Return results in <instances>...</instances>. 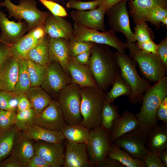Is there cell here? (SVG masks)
<instances>
[{"instance_id":"6da1fadb","label":"cell","mask_w":167,"mask_h":167,"mask_svg":"<svg viewBox=\"0 0 167 167\" xmlns=\"http://www.w3.org/2000/svg\"><path fill=\"white\" fill-rule=\"evenodd\" d=\"M89 67L98 88L104 92L121 75L115 53L107 45L94 43L91 50Z\"/></svg>"},{"instance_id":"7a4b0ae2","label":"cell","mask_w":167,"mask_h":167,"mask_svg":"<svg viewBox=\"0 0 167 167\" xmlns=\"http://www.w3.org/2000/svg\"><path fill=\"white\" fill-rule=\"evenodd\" d=\"M167 96V77L166 76L151 85L145 92L142 106L135 116L139 123L138 129L146 134L157 124L156 112L163 98Z\"/></svg>"},{"instance_id":"3957f363","label":"cell","mask_w":167,"mask_h":167,"mask_svg":"<svg viewBox=\"0 0 167 167\" xmlns=\"http://www.w3.org/2000/svg\"><path fill=\"white\" fill-rule=\"evenodd\" d=\"M119 66L121 76L131 88V93L128 101L132 104H142L145 91L151 86L148 80L142 78L139 75L137 63L125 52H115Z\"/></svg>"},{"instance_id":"277c9868","label":"cell","mask_w":167,"mask_h":167,"mask_svg":"<svg viewBox=\"0 0 167 167\" xmlns=\"http://www.w3.org/2000/svg\"><path fill=\"white\" fill-rule=\"evenodd\" d=\"M80 111L83 119L80 124L90 130L100 126L104 92L97 87H93L80 88Z\"/></svg>"},{"instance_id":"5b68a950","label":"cell","mask_w":167,"mask_h":167,"mask_svg":"<svg viewBox=\"0 0 167 167\" xmlns=\"http://www.w3.org/2000/svg\"><path fill=\"white\" fill-rule=\"evenodd\" d=\"M1 2V7H5L9 15V19L12 17L19 21L24 19L28 25V31L36 27L45 24L47 18L51 14L50 12L44 11L37 7L36 0H19L18 5L11 0H3Z\"/></svg>"},{"instance_id":"8992f818","label":"cell","mask_w":167,"mask_h":167,"mask_svg":"<svg viewBox=\"0 0 167 167\" xmlns=\"http://www.w3.org/2000/svg\"><path fill=\"white\" fill-rule=\"evenodd\" d=\"M126 43L129 56L136 62L146 80L155 84L166 76L167 69L156 54L142 51L135 42Z\"/></svg>"},{"instance_id":"52a82bcc","label":"cell","mask_w":167,"mask_h":167,"mask_svg":"<svg viewBox=\"0 0 167 167\" xmlns=\"http://www.w3.org/2000/svg\"><path fill=\"white\" fill-rule=\"evenodd\" d=\"M80 88L72 83L60 92L58 99L65 121L70 125L80 124L83 118L80 111Z\"/></svg>"},{"instance_id":"ba28073f","label":"cell","mask_w":167,"mask_h":167,"mask_svg":"<svg viewBox=\"0 0 167 167\" xmlns=\"http://www.w3.org/2000/svg\"><path fill=\"white\" fill-rule=\"evenodd\" d=\"M111 143L109 133L101 126L90 130L86 144L92 166L103 167Z\"/></svg>"},{"instance_id":"9c48e42d","label":"cell","mask_w":167,"mask_h":167,"mask_svg":"<svg viewBox=\"0 0 167 167\" xmlns=\"http://www.w3.org/2000/svg\"><path fill=\"white\" fill-rule=\"evenodd\" d=\"M73 28L74 37L76 40L107 45L120 52H125L127 48V43L122 42L116 36V33L111 29L100 32L96 29L85 27L75 22Z\"/></svg>"},{"instance_id":"30bf717a","label":"cell","mask_w":167,"mask_h":167,"mask_svg":"<svg viewBox=\"0 0 167 167\" xmlns=\"http://www.w3.org/2000/svg\"><path fill=\"white\" fill-rule=\"evenodd\" d=\"M45 67L46 75L41 86L53 100H58L60 92L73 82L58 63L49 62Z\"/></svg>"},{"instance_id":"8fae6325","label":"cell","mask_w":167,"mask_h":167,"mask_svg":"<svg viewBox=\"0 0 167 167\" xmlns=\"http://www.w3.org/2000/svg\"><path fill=\"white\" fill-rule=\"evenodd\" d=\"M108 23L111 30L115 32H120L126 37L127 43L136 41L134 33L131 30L126 7V1L120 2L107 10Z\"/></svg>"},{"instance_id":"7c38bea8","label":"cell","mask_w":167,"mask_h":167,"mask_svg":"<svg viewBox=\"0 0 167 167\" xmlns=\"http://www.w3.org/2000/svg\"><path fill=\"white\" fill-rule=\"evenodd\" d=\"M146 141V134L137 128L112 143L122 148L133 158L143 161L148 152Z\"/></svg>"},{"instance_id":"4fadbf2b","label":"cell","mask_w":167,"mask_h":167,"mask_svg":"<svg viewBox=\"0 0 167 167\" xmlns=\"http://www.w3.org/2000/svg\"><path fill=\"white\" fill-rule=\"evenodd\" d=\"M59 103L53 100L35 118L33 123L49 130L58 131L65 123Z\"/></svg>"},{"instance_id":"5bb4252c","label":"cell","mask_w":167,"mask_h":167,"mask_svg":"<svg viewBox=\"0 0 167 167\" xmlns=\"http://www.w3.org/2000/svg\"><path fill=\"white\" fill-rule=\"evenodd\" d=\"M0 0V41L10 46L28 31V25L25 21L15 22L10 20L1 9Z\"/></svg>"},{"instance_id":"9a60e30c","label":"cell","mask_w":167,"mask_h":167,"mask_svg":"<svg viewBox=\"0 0 167 167\" xmlns=\"http://www.w3.org/2000/svg\"><path fill=\"white\" fill-rule=\"evenodd\" d=\"M106 10L101 5L96 9L89 11H73L70 16L75 22L87 28L106 31L104 17Z\"/></svg>"},{"instance_id":"2e32d148","label":"cell","mask_w":167,"mask_h":167,"mask_svg":"<svg viewBox=\"0 0 167 167\" xmlns=\"http://www.w3.org/2000/svg\"><path fill=\"white\" fill-rule=\"evenodd\" d=\"M36 154L44 160L51 167H59L63 164L64 148L62 142L52 143L35 141Z\"/></svg>"},{"instance_id":"e0dca14e","label":"cell","mask_w":167,"mask_h":167,"mask_svg":"<svg viewBox=\"0 0 167 167\" xmlns=\"http://www.w3.org/2000/svg\"><path fill=\"white\" fill-rule=\"evenodd\" d=\"M34 140L22 131H19L15 139L11 155L23 167H27L31 159L36 154Z\"/></svg>"},{"instance_id":"ac0fdd59","label":"cell","mask_w":167,"mask_h":167,"mask_svg":"<svg viewBox=\"0 0 167 167\" xmlns=\"http://www.w3.org/2000/svg\"><path fill=\"white\" fill-rule=\"evenodd\" d=\"M63 165L64 167H90L86 151V144L68 140Z\"/></svg>"},{"instance_id":"d6986e66","label":"cell","mask_w":167,"mask_h":167,"mask_svg":"<svg viewBox=\"0 0 167 167\" xmlns=\"http://www.w3.org/2000/svg\"><path fill=\"white\" fill-rule=\"evenodd\" d=\"M48 46L49 62L58 63L69 75L67 66L71 56L69 41L64 38H53L48 36Z\"/></svg>"},{"instance_id":"ffe728a7","label":"cell","mask_w":167,"mask_h":167,"mask_svg":"<svg viewBox=\"0 0 167 167\" xmlns=\"http://www.w3.org/2000/svg\"><path fill=\"white\" fill-rule=\"evenodd\" d=\"M45 28L46 33L52 38H63L68 41L74 38L72 25L64 17L51 13L45 20Z\"/></svg>"},{"instance_id":"44dd1931","label":"cell","mask_w":167,"mask_h":167,"mask_svg":"<svg viewBox=\"0 0 167 167\" xmlns=\"http://www.w3.org/2000/svg\"><path fill=\"white\" fill-rule=\"evenodd\" d=\"M68 71L73 82L80 88L97 87L89 66L82 65L71 57L68 64Z\"/></svg>"},{"instance_id":"7402d4cb","label":"cell","mask_w":167,"mask_h":167,"mask_svg":"<svg viewBox=\"0 0 167 167\" xmlns=\"http://www.w3.org/2000/svg\"><path fill=\"white\" fill-rule=\"evenodd\" d=\"M158 6L167 8V0H130L129 13L135 24L146 22L150 11Z\"/></svg>"},{"instance_id":"603a6c76","label":"cell","mask_w":167,"mask_h":167,"mask_svg":"<svg viewBox=\"0 0 167 167\" xmlns=\"http://www.w3.org/2000/svg\"><path fill=\"white\" fill-rule=\"evenodd\" d=\"M139 122L135 114L128 110L123 111L121 116L114 121L109 132L111 143L125 134L136 129Z\"/></svg>"},{"instance_id":"cb8c5ba5","label":"cell","mask_w":167,"mask_h":167,"mask_svg":"<svg viewBox=\"0 0 167 167\" xmlns=\"http://www.w3.org/2000/svg\"><path fill=\"white\" fill-rule=\"evenodd\" d=\"M19 62L11 56L0 66V88L1 90L12 92L17 82Z\"/></svg>"},{"instance_id":"d4e9b609","label":"cell","mask_w":167,"mask_h":167,"mask_svg":"<svg viewBox=\"0 0 167 167\" xmlns=\"http://www.w3.org/2000/svg\"><path fill=\"white\" fill-rule=\"evenodd\" d=\"M146 147L148 151L157 153L167 149V124H157L146 133Z\"/></svg>"},{"instance_id":"484cf974","label":"cell","mask_w":167,"mask_h":167,"mask_svg":"<svg viewBox=\"0 0 167 167\" xmlns=\"http://www.w3.org/2000/svg\"><path fill=\"white\" fill-rule=\"evenodd\" d=\"M25 134L34 141L41 140L47 142H62L65 139L61 130H49L32 124L26 130L23 131Z\"/></svg>"},{"instance_id":"4316f807","label":"cell","mask_w":167,"mask_h":167,"mask_svg":"<svg viewBox=\"0 0 167 167\" xmlns=\"http://www.w3.org/2000/svg\"><path fill=\"white\" fill-rule=\"evenodd\" d=\"M40 41L35 39L31 32L28 31L10 46L11 56L19 62L27 58L28 52Z\"/></svg>"},{"instance_id":"83f0119b","label":"cell","mask_w":167,"mask_h":167,"mask_svg":"<svg viewBox=\"0 0 167 167\" xmlns=\"http://www.w3.org/2000/svg\"><path fill=\"white\" fill-rule=\"evenodd\" d=\"M37 115L41 112L53 100L41 86H31L26 94Z\"/></svg>"},{"instance_id":"f1b7e54d","label":"cell","mask_w":167,"mask_h":167,"mask_svg":"<svg viewBox=\"0 0 167 167\" xmlns=\"http://www.w3.org/2000/svg\"><path fill=\"white\" fill-rule=\"evenodd\" d=\"M65 138L68 141L78 143H87L90 130L80 124L70 125L65 123L61 128Z\"/></svg>"},{"instance_id":"f546056e","label":"cell","mask_w":167,"mask_h":167,"mask_svg":"<svg viewBox=\"0 0 167 167\" xmlns=\"http://www.w3.org/2000/svg\"><path fill=\"white\" fill-rule=\"evenodd\" d=\"M108 157L118 161L125 167H146L143 161L133 158L113 143H111Z\"/></svg>"},{"instance_id":"4dcf8cb0","label":"cell","mask_w":167,"mask_h":167,"mask_svg":"<svg viewBox=\"0 0 167 167\" xmlns=\"http://www.w3.org/2000/svg\"><path fill=\"white\" fill-rule=\"evenodd\" d=\"M48 45V35L46 34L28 52L27 58L45 66L49 62Z\"/></svg>"},{"instance_id":"1f68e13d","label":"cell","mask_w":167,"mask_h":167,"mask_svg":"<svg viewBox=\"0 0 167 167\" xmlns=\"http://www.w3.org/2000/svg\"><path fill=\"white\" fill-rule=\"evenodd\" d=\"M18 131L14 125L7 129H0V163L11 154Z\"/></svg>"},{"instance_id":"d6a6232c","label":"cell","mask_w":167,"mask_h":167,"mask_svg":"<svg viewBox=\"0 0 167 167\" xmlns=\"http://www.w3.org/2000/svg\"><path fill=\"white\" fill-rule=\"evenodd\" d=\"M120 116L118 107L104 100L101 114V126L109 133L114 120Z\"/></svg>"},{"instance_id":"836d02e7","label":"cell","mask_w":167,"mask_h":167,"mask_svg":"<svg viewBox=\"0 0 167 167\" xmlns=\"http://www.w3.org/2000/svg\"><path fill=\"white\" fill-rule=\"evenodd\" d=\"M112 85L110 90L104 92L105 100L113 103L116 99L121 96L126 95L129 98L131 96V89L124 82L121 75L116 78Z\"/></svg>"},{"instance_id":"e575fe53","label":"cell","mask_w":167,"mask_h":167,"mask_svg":"<svg viewBox=\"0 0 167 167\" xmlns=\"http://www.w3.org/2000/svg\"><path fill=\"white\" fill-rule=\"evenodd\" d=\"M26 59L19 62V70L17 82L12 92L15 94H26L31 87Z\"/></svg>"},{"instance_id":"d590c367","label":"cell","mask_w":167,"mask_h":167,"mask_svg":"<svg viewBox=\"0 0 167 167\" xmlns=\"http://www.w3.org/2000/svg\"><path fill=\"white\" fill-rule=\"evenodd\" d=\"M25 59L31 86H41L46 75V67L28 58H27Z\"/></svg>"},{"instance_id":"8d00e7d4","label":"cell","mask_w":167,"mask_h":167,"mask_svg":"<svg viewBox=\"0 0 167 167\" xmlns=\"http://www.w3.org/2000/svg\"><path fill=\"white\" fill-rule=\"evenodd\" d=\"M37 115L36 112L32 108L16 113L14 125L19 131H24L33 124Z\"/></svg>"},{"instance_id":"74e56055","label":"cell","mask_w":167,"mask_h":167,"mask_svg":"<svg viewBox=\"0 0 167 167\" xmlns=\"http://www.w3.org/2000/svg\"><path fill=\"white\" fill-rule=\"evenodd\" d=\"M135 39L138 42H143L153 40L154 33L146 22L141 21L135 24L134 28Z\"/></svg>"},{"instance_id":"f35d334b","label":"cell","mask_w":167,"mask_h":167,"mask_svg":"<svg viewBox=\"0 0 167 167\" xmlns=\"http://www.w3.org/2000/svg\"><path fill=\"white\" fill-rule=\"evenodd\" d=\"M95 43L76 40L74 38L69 41V47L71 57H74L86 51L90 50Z\"/></svg>"},{"instance_id":"ab89813d","label":"cell","mask_w":167,"mask_h":167,"mask_svg":"<svg viewBox=\"0 0 167 167\" xmlns=\"http://www.w3.org/2000/svg\"><path fill=\"white\" fill-rule=\"evenodd\" d=\"M101 0L82 1L79 0H69L66 4L67 8L74 9L79 11L94 9L100 6Z\"/></svg>"},{"instance_id":"60d3db41","label":"cell","mask_w":167,"mask_h":167,"mask_svg":"<svg viewBox=\"0 0 167 167\" xmlns=\"http://www.w3.org/2000/svg\"><path fill=\"white\" fill-rule=\"evenodd\" d=\"M166 16H167V8L157 6L153 8L149 12L147 22H150L158 30L160 28L162 20Z\"/></svg>"},{"instance_id":"b9f144b4","label":"cell","mask_w":167,"mask_h":167,"mask_svg":"<svg viewBox=\"0 0 167 167\" xmlns=\"http://www.w3.org/2000/svg\"><path fill=\"white\" fill-rule=\"evenodd\" d=\"M53 15L64 17L68 16L65 9L59 3L49 0H38Z\"/></svg>"},{"instance_id":"7bdbcfd3","label":"cell","mask_w":167,"mask_h":167,"mask_svg":"<svg viewBox=\"0 0 167 167\" xmlns=\"http://www.w3.org/2000/svg\"><path fill=\"white\" fill-rule=\"evenodd\" d=\"M16 112L0 109V129L6 130L14 124Z\"/></svg>"},{"instance_id":"ee69618b","label":"cell","mask_w":167,"mask_h":167,"mask_svg":"<svg viewBox=\"0 0 167 167\" xmlns=\"http://www.w3.org/2000/svg\"><path fill=\"white\" fill-rule=\"evenodd\" d=\"M143 161L146 167H166L160 159L158 153L148 151Z\"/></svg>"},{"instance_id":"f6af8a7d","label":"cell","mask_w":167,"mask_h":167,"mask_svg":"<svg viewBox=\"0 0 167 167\" xmlns=\"http://www.w3.org/2000/svg\"><path fill=\"white\" fill-rule=\"evenodd\" d=\"M156 54L167 69V37L164 38L157 45Z\"/></svg>"},{"instance_id":"bcb514c9","label":"cell","mask_w":167,"mask_h":167,"mask_svg":"<svg viewBox=\"0 0 167 167\" xmlns=\"http://www.w3.org/2000/svg\"><path fill=\"white\" fill-rule=\"evenodd\" d=\"M156 117L157 121H161L167 124V96L163 98L156 112Z\"/></svg>"},{"instance_id":"7dc6e473","label":"cell","mask_w":167,"mask_h":167,"mask_svg":"<svg viewBox=\"0 0 167 167\" xmlns=\"http://www.w3.org/2000/svg\"><path fill=\"white\" fill-rule=\"evenodd\" d=\"M136 43L138 47L142 51L153 54H156L158 45L153 40H150L143 42Z\"/></svg>"},{"instance_id":"c3c4849f","label":"cell","mask_w":167,"mask_h":167,"mask_svg":"<svg viewBox=\"0 0 167 167\" xmlns=\"http://www.w3.org/2000/svg\"><path fill=\"white\" fill-rule=\"evenodd\" d=\"M11 56L10 46L0 41V66Z\"/></svg>"},{"instance_id":"681fc988","label":"cell","mask_w":167,"mask_h":167,"mask_svg":"<svg viewBox=\"0 0 167 167\" xmlns=\"http://www.w3.org/2000/svg\"><path fill=\"white\" fill-rule=\"evenodd\" d=\"M32 105L26 94H20L16 113H18L22 111L32 108Z\"/></svg>"},{"instance_id":"f907efd6","label":"cell","mask_w":167,"mask_h":167,"mask_svg":"<svg viewBox=\"0 0 167 167\" xmlns=\"http://www.w3.org/2000/svg\"><path fill=\"white\" fill-rule=\"evenodd\" d=\"M27 167H51L44 160L36 154L31 159Z\"/></svg>"},{"instance_id":"816d5d0a","label":"cell","mask_w":167,"mask_h":167,"mask_svg":"<svg viewBox=\"0 0 167 167\" xmlns=\"http://www.w3.org/2000/svg\"><path fill=\"white\" fill-rule=\"evenodd\" d=\"M12 92L1 90L0 92V109L7 110L8 102Z\"/></svg>"},{"instance_id":"f5cc1de1","label":"cell","mask_w":167,"mask_h":167,"mask_svg":"<svg viewBox=\"0 0 167 167\" xmlns=\"http://www.w3.org/2000/svg\"><path fill=\"white\" fill-rule=\"evenodd\" d=\"M0 167H23L13 156L10 155L0 163Z\"/></svg>"},{"instance_id":"db71d44e","label":"cell","mask_w":167,"mask_h":167,"mask_svg":"<svg viewBox=\"0 0 167 167\" xmlns=\"http://www.w3.org/2000/svg\"><path fill=\"white\" fill-rule=\"evenodd\" d=\"M29 31L31 32L33 37L39 41L43 38L46 34L45 30V24L38 25Z\"/></svg>"},{"instance_id":"11a10c76","label":"cell","mask_w":167,"mask_h":167,"mask_svg":"<svg viewBox=\"0 0 167 167\" xmlns=\"http://www.w3.org/2000/svg\"><path fill=\"white\" fill-rule=\"evenodd\" d=\"M19 98V95L17 94L12 92L11 95L8 102L7 110L16 112Z\"/></svg>"},{"instance_id":"9f6ffc18","label":"cell","mask_w":167,"mask_h":167,"mask_svg":"<svg viewBox=\"0 0 167 167\" xmlns=\"http://www.w3.org/2000/svg\"><path fill=\"white\" fill-rule=\"evenodd\" d=\"M91 50L82 53L74 58L80 64L89 66Z\"/></svg>"},{"instance_id":"6f0895ef","label":"cell","mask_w":167,"mask_h":167,"mask_svg":"<svg viewBox=\"0 0 167 167\" xmlns=\"http://www.w3.org/2000/svg\"><path fill=\"white\" fill-rule=\"evenodd\" d=\"M127 0H101V5L104 6L107 10L118 3L123 1H127Z\"/></svg>"},{"instance_id":"680465c9","label":"cell","mask_w":167,"mask_h":167,"mask_svg":"<svg viewBox=\"0 0 167 167\" xmlns=\"http://www.w3.org/2000/svg\"><path fill=\"white\" fill-rule=\"evenodd\" d=\"M103 167H125L118 161L107 157Z\"/></svg>"},{"instance_id":"91938a15","label":"cell","mask_w":167,"mask_h":167,"mask_svg":"<svg viewBox=\"0 0 167 167\" xmlns=\"http://www.w3.org/2000/svg\"><path fill=\"white\" fill-rule=\"evenodd\" d=\"M159 157L162 162L167 167V149H165L158 153Z\"/></svg>"},{"instance_id":"94428289","label":"cell","mask_w":167,"mask_h":167,"mask_svg":"<svg viewBox=\"0 0 167 167\" xmlns=\"http://www.w3.org/2000/svg\"><path fill=\"white\" fill-rule=\"evenodd\" d=\"M162 25L165 28L167 27V16L165 17L162 20L161 22Z\"/></svg>"},{"instance_id":"6125c7cd","label":"cell","mask_w":167,"mask_h":167,"mask_svg":"<svg viewBox=\"0 0 167 167\" xmlns=\"http://www.w3.org/2000/svg\"><path fill=\"white\" fill-rule=\"evenodd\" d=\"M59 3L61 0H49Z\"/></svg>"},{"instance_id":"be15d7a7","label":"cell","mask_w":167,"mask_h":167,"mask_svg":"<svg viewBox=\"0 0 167 167\" xmlns=\"http://www.w3.org/2000/svg\"><path fill=\"white\" fill-rule=\"evenodd\" d=\"M61 2L63 4H64V0H61Z\"/></svg>"},{"instance_id":"e7e4bbea","label":"cell","mask_w":167,"mask_h":167,"mask_svg":"<svg viewBox=\"0 0 167 167\" xmlns=\"http://www.w3.org/2000/svg\"><path fill=\"white\" fill-rule=\"evenodd\" d=\"M1 91V89L0 88V92Z\"/></svg>"},{"instance_id":"03108f58","label":"cell","mask_w":167,"mask_h":167,"mask_svg":"<svg viewBox=\"0 0 167 167\" xmlns=\"http://www.w3.org/2000/svg\"><path fill=\"white\" fill-rule=\"evenodd\" d=\"M0 32H1L0 31Z\"/></svg>"}]
</instances>
